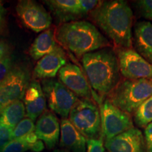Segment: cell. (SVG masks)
<instances>
[{
	"instance_id": "6da1fadb",
	"label": "cell",
	"mask_w": 152,
	"mask_h": 152,
	"mask_svg": "<svg viewBox=\"0 0 152 152\" xmlns=\"http://www.w3.org/2000/svg\"><path fill=\"white\" fill-rule=\"evenodd\" d=\"M90 16L118 48L132 49L133 13L126 1H101Z\"/></svg>"
},
{
	"instance_id": "7a4b0ae2",
	"label": "cell",
	"mask_w": 152,
	"mask_h": 152,
	"mask_svg": "<svg viewBox=\"0 0 152 152\" xmlns=\"http://www.w3.org/2000/svg\"><path fill=\"white\" fill-rule=\"evenodd\" d=\"M82 63L92 94L100 104L120 82L117 55L112 49L104 48L85 54L82 57Z\"/></svg>"
},
{
	"instance_id": "3957f363",
	"label": "cell",
	"mask_w": 152,
	"mask_h": 152,
	"mask_svg": "<svg viewBox=\"0 0 152 152\" xmlns=\"http://www.w3.org/2000/svg\"><path fill=\"white\" fill-rule=\"evenodd\" d=\"M55 39L60 47L73 54L77 58L111 47L107 38L98 28L86 20H75L60 24L54 31Z\"/></svg>"
},
{
	"instance_id": "277c9868",
	"label": "cell",
	"mask_w": 152,
	"mask_h": 152,
	"mask_svg": "<svg viewBox=\"0 0 152 152\" xmlns=\"http://www.w3.org/2000/svg\"><path fill=\"white\" fill-rule=\"evenodd\" d=\"M152 96V80L147 79L120 81L107 96L111 103L125 113H134L139 106Z\"/></svg>"
},
{
	"instance_id": "5b68a950",
	"label": "cell",
	"mask_w": 152,
	"mask_h": 152,
	"mask_svg": "<svg viewBox=\"0 0 152 152\" xmlns=\"http://www.w3.org/2000/svg\"><path fill=\"white\" fill-rule=\"evenodd\" d=\"M68 117L70 122L87 140L97 139L102 130L101 113L92 99L77 100Z\"/></svg>"
},
{
	"instance_id": "8992f818",
	"label": "cell",
	"mask_w": 152,
	"mask_h": 152,
	"mask_svg": "<svg viewBox=\"0 0 152 152\" xmlns=\"http://www.w3.org/2000/svg\"><path fill=\"white\" fill-rule=\"evenodd\" d=\"M29 69L24 65L13 66L0 83V111L16 101L23 99L30 84Z\"/></svg>"
},
{
	"instance_id": "52a82bcc",
	"label": "cell",
	"mask_w": 152,
	"mask_h": 152,
	"mask_svg": "<svg viewBox=\"0 0 152 152\" xmlns=\"http://www.w3.org/2000/svg\"><path fill=\"white\" fill-rule=\"evenodd\" d=\"M42 88L49 108L63 118H67L78 98L58 80H42Z\"/></svg>"
},
{
	"instance_id": "ba28073f",
	"label": "cell",
	"mask_w": 152,
	"mask_h": 152,
	"mask_svg": "<svg viewBox=\"0 0 152 152\" xmlns=\"http://www.w3.org/2000/svg\"><path fill=\"white\" fill-rule=\"evenodd\" d=\"M100 113L102 137L105 141L134 128L130 115L113 105L107 99L101 106Z\"/></svg>"
},
{
	"instance_id": "9c48e42d",
	"label": "cell",
	"mask_w": 152,
	"mask_h": 152,
	"mask_svg": "<svg viewBox=\"0 0 152 152\" xmlns=\"http://www.w3.org/2000/svg\"><path fill=\"white\" fill-rule=\"evenodd\" d=\"M16 11L23 26L35 33L45 31L49 29L52 25L51 14L42 5L35 1H19Z\"/></svg>"
},
{
	"instance_id": "30bf717a",
	"label": "cell",
	"mask_w": 152,
	"mask_h": 152,
	"mask_svg": "<svg viewBox=\"0 0 152 152\" xmlns=\"http://www.w3.org/2000/svg\"><path fill=\"white\" fill-rule=\"evenodd\" d=\"M120 73L125 79L152 80V64L132 49H119L117 52Z\"/></svg>"
},
{
	"instance_id": "8fae6325",
	"label": "cell",
	"mask_w": 152,
	"mask_h": 152,
	"mask_svg": "<svg viewBox=\"0 0 152 152\" xmlns=\"http://www.w3.org/2000/svg\"><path fill=\"white\" fill-rule=\"evenodd\" d=\"M58 80L74 94L82 99H92V90L87 77L78 66L68 63L58 73Z\"/></svg>"
},
{
	"instance_id": "7c38bea8",
	"label": "cell",
	"mask_w": 152,
	"mask_h": 152,
	"mask_svg": "<svg viewBox=\"0 0 152 152\" xmlns=\"http://www.w3.org/2000/svg\"><path fill=\"white\" fill-rule=\"evenodd\" d=\"M104 147L108 152H146L143 134L135 128L106 140Z\"/></svg>"
},
{
	"instance_id": "4fadbf2b",
	"label": "cell",
	"mask_w": 152,
	"mask_h": 152,
	"mask_svg": "<svg viewBox=\"0 0 152 152\" xmlns=\"http://www.w3.org/2000/svg\"><path fill=\"white\" fill-rule=\"evenodd\" d=\"M66 55L64 49L57 45L52 52L38 61L33 70L35 79H53L63 66L66 64Z\"/></svg>"
},
{
	"instance_id": "5bb4252c",
	"label": "cell",
	"mask_w": 152,
	"mask_h": 152,
	"mask_svg": "<svg viewBox=\"0 0 152 152\" xmlns=\"http://www.w3.org/2000/svg\"><path fill=\"white\" fill-rule=\"evenodd\" d=\"M34 132L47 149H54L59 139V121L52 112L46 110L37 120Z\"/></svg>"
},
{
	"instance_id": "9a60e30c",
	"label": "cell",
	"mask_w": 152,
	"mask_h": 152,
	"mask_svg": "<svg viewBox=\"0 0 152 152\" xmlns=\"http://www.w3.org/2000/svg\"><path fill=\"white\" fill-rule=\"evenodd\" d=\"M45 3L60 24L75 21L85 16L80 0H49Z\"/></svg>"
},
{
	"instance_id": "2e32d148",
	"label": "cell",
	"mask_w": 152,
	"mask_h": 152,
	"mask_svg": "<svg viewBox=\"0 0 152 152\" xmlns=\"http://www.w3.org/2000/svg\"><path fill=\"white\" fill-rule=\"evenodd\" d=\"M27 117L35 122L47 110L46 98L42 85L37 80L30 81L23 97Z\"/></svg>"
},
{
	"instance_id": "e0dca14e",
	"label": "cell",
	"mask_w": 152,
	"mask_h": 152,
	"mask_svg": "<svg viewBox=\"0 0 152 152\" xmlns=\"http://www.w3.org/2000/svg\"><path fill=\"white\" fill-rule=\"evenodd\" d=\"M60 146L71 152H85L87 139L67 118H63L60 124Z\"/></svg>"
},
{
	"instance_id": "ac0fdd59",
	"label": "cell",
	"mask_w": 152,
	"mask_h": 152,
	"mask_svg": "<svg viewBox=\"0 0 152 152\" xmlns=\"http://www.w3.org/2000/svg\"><path fill=\"white\" fill-rule=\"evenodd\" d=\"M134 46L137 52L152 64V23L140 21L136 24L134 31Z\"/></svg>"
},
{
	"instance_id": "d6986e66",
	"label": "cell",
	"mask_w": 152,
	"mask_h": 152,
	"mask_svg": "<svg viewBox=\"0 0 152 152\" xmlns=\"http://www.w3.org/2000/svg\"><path fill=\"white\" fill-rule=\"evenodd\" d=\"M57 45L54 31L49 28L35 38L30 47L29 54L34 60H39L43 56L52 52Z\"/></svg>"
},
{
	"instance_id": "ffe728a7",
	"label": "cell",
	"mask_w": 152,
	"mask_h": 152,
	"mask_svg": "<svg viewBox=\"0 0 152 152\" xmlns=\"http://www.w3.org/2000/svg\"><path fill=\"white\" fill-rule=\"evenodd\" d=\"M45 145L36 136L35 132L30 133L21 137L12 140L7 144L1 152H26L31 150L33 152H41Z\"/></svg>"
},
{
	"instance_id": "44dd1931",
	"label": "cell",
	"mask_w": 152,
	"mask_h": 152,
	"mask_svg": "<svg viewBox=\"0 0 152 152\" xmlns=\"http://www.w3.org/2000/svg\"><path fill=\"white\" fill-rule=\"evenodd\" d=\"M26 108L21 100L16 101L0 111V123L14 130L18 123L24 118Z\"/></svg>"
},
{
	"instance_id": "7402d4cb",
	"label": "cell",
	"mask_w": 152,
	"mask_h": 152,
	"mask_svg": "<svg viewBox=\"0 0 152 152\" xmlns=\"http://www.w3.org/2000/svg\"><path fill=\"white\" fill-rule=\"evenodd\" d=\"M134 114V121L139 127H147L152 123V96L139 106Z\"/></svg>"
},
{
	"instance_id": "603a6c76",
	"label": "cell",
	"mask_w": 152,
	"mask_h": 152,
	"mask_svg": "<svg viewBox=\"0 0 152 152\" xmlns=\"http://www.w3.org/2000/svg\"><path fill=\"white\" fill-rule=\"evenodd\" d=\"M35 125L34 121L28 117L24 118L14 128L12 131V140L21 137L26 134L35 132Z\"/></svg>"
},
{
	"instance_id": "cb8c5ba5",
	"label": "cell",
	"mask_w": 152,
	"mask_h": 152,
	"mask_svg": "<svg viewBox=\"0 0 152 152\" xmlns=\"http://www.w3.org/2000/svg\"><path fill=\"white\" fill-rule=\"evenodd\" d=\"M13 130L0 123V152L12 140Z\"/></svg>"
},
{
	"instance_id": "d4e9b609",
	"label": "cell",
	"mask_w": 152,
	"mask_h": 152,
	"mask_svg": "<svg viewBox=\"0 0 152 152\" xmlns=\"http://www.w3.org/2000/svg\"><path fill=\"white\" fill-rule=\"evenodd\" d=\"M105 147L102 136L97 139L87 140V152H104Z\"/></svg>"
},
{
	"instance_id": "484cf974",
	"label": "cell",
	"mask_w": 152,
	"mask_h": 152,
	"mask_svg": "<svg viewBox=\"0 0 152 152\" xmlns=\"http://www.w3.org/2000/svg\"><path fill=\"white\" fill-rule=\"evenodd\" d=\"M137 4L142 16L152 20V0H141L137 1Z\"/></svg>"
},
{
	"instance_id": "4316f807",
	"label": "cell",
	"mask_w": 152,
	"mask_h": 152,
	"mask_svg": "<svg viewBox=\"0 0 152 152\" xmlns=\"http://www.w3.org/2000/svg\"><path fill=\"white\" fill-rule=\"evenodd\" d=\"M13 66V59L11 54L0 59V83L3 80Z\"/></svg>"
},
{
	"instance_id": "83f0119b",
	"label": "cell",
	"mask_w": 152,
	"mask_h": 152,
	"mask_svg": "<svg viewBox=\"0 0 152 152\" xmlns=\"http://www.w3.org/2000/svg\"><path fill=\"white\" fill-rule=\"evenodd\" d=\"M100 3L101 1H95V0H80L81 9L85 16L90 14L93 10H94Z\"/></svg>"
},
{
	"instance_id": "f1b7e54d",
	"label": "cell",
	"mask_w": 152,
	"mask_h": 152,
	"mask_svg": "<svg viewBox=\"0 0 152 152\" xmlns=\"http://www.w3.org/2000/svg\"><path fill=\"white\" fill-rule=\"evenodd\" d=\"M144 141L146 152H152V123H149L144 130Z\"/></svg>"
},
{
	"instance_id": "f546056e",
	"label": "cell",
	"mask_w": 152,
	"mask_h": 152,
	"mask_svg": "<svg viewBox=\"0 0 152 152\" xmlns=\"http://www.w3.org/2000/svg\"><path fill=\"white\" fill-rule=\"evenodd\" d=\"M7 11L3 7L2 4L0 2V35L4 33L6 26H7Z\"/></svg>"
},
{
	"instance_id": "4dcf8cb0",
	"label": "cell",
	"mask_w": 152,
	"mask_h": 152,
	"mask_svg": "<svg viewBox=\"0 0 152 152\" xmlns=\"http://www.w3.org/2000/svg\"><path fill=\"white\" fill-rule=\"evenodd\" d=\"M10 55V47L4 41L0 40V59Z\"/></svg>"
},
{
	"instance_id": "1f68e13d",
	"label": "cell",
	"mask_w": 152,
	"mask_h": 152,
	"mask_svg": "<svg viewBox=\"0 0 152 152\" xmlns=\"http://www.w3.org/2000/svg\"><path fill=\"white\" fill-rule=\"evenodd\" d=\"M53 152H71L70 151H68V150L66 149H55L54 151Z\"/></svg>"
}]
</instances>
